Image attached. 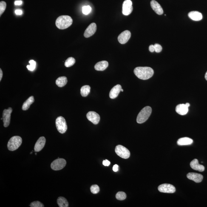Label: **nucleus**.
<instances>
[{
  "mask_svg": "<svg viewBox=\"0 0 207 207\" xmlns=\"http://www.w3.org/2000/svg\"><path fill=\"white\" fill-rule=\"evenodd\" d=\"M97 30V26L95 23H92L89 25L85 31L84 36L85 37L89 38L95 33Z\"/></svg>",
  "mask_w": 207,
  "mask_h": 207,
  "instance_id": "13",
  "label": "nucleus"
},
{
  "mask_svg": "<svg viewBox=\"0 0 207 207\" xmlns=\"http://www.w3.org/2000/svg\"><path fill=\"white\" fill-rule=\"evenodd\" d=\"M86 117L88 120L92 122L93 124H98L100 121V116L97 113L94 111H90L88 113Z\"/></svg>",
  "mask_w": 207,
  "mask_h": 207,
  "instance_id": "12",
  "label": "nucleus"
},
{
  "mask_svg": "<svg viewBox=\"0 0 207 207\" xmlns=\"http://www.w3.org/2000/svg\"><path fill=\"white\" fill-rule=\"evenodd\" d=\"M76 60L73 57H69L65 62L64 65L66 67H71L73 66L75 63Z\"/></svg>",
  "mask_w": 207,
  "mask_h": 207,
  "instance_id": "27",
  "label": "nucleus"
},
{
  "mask_svg": "<svg viewBox=\"0 0 207 207\" xmlns=\"http://www.w3.org/2000/svg\"><path fill=\"white\" fill-rule=\"evenodd\" d=\"M67 78L65 76H61L58 78L56 81V84L58 87H63L67 84Z\"/></svg>",
  "mask_w": 207,
  "mask_h": 207,
  "instance_id": "24",
  "label": "nucleus"
},
{
  "mask_svg": "<svg viewBox=\"0 0 207 207\" xmlns=\"http://www.w3.org/2000/svg\"><path fill=\"white\" fill-rule=\"evenodd\" d=\"M205 79H206L207 81V72H206V74H205Z\"/></svg>",
  "mask_w": 207,
  "mask_h": 207,
  "instance_id": "41",
  "label": "nucleus"
},
{
  "mask_svg": "<svg viewBox=\"0 0 207 207\" xmlns=\"http://www.w3.org/2000/svg\"><path fill=\"white\" fill-rule=\"evenodd\" d=\"M126 193L123 191H119L117 193L116 195V198L117 200L123 201L125 200L126 198Z\"/></svg>",
  "mask_w": 207,
  "mask_h": 207,
  "instance_id": "28",
  "label": "nucleus"
},
{
  "mask_svg": "<svg viewBox=\"0 0 207 207\" xmlns=\"http://www.w3.org/2000/svg\"><path fill=\"white\" fill-rule=\"evenodd\" d=\"M35 155H37V153H36L35 154Z\"/></svg>",
  "mask_w": 207,
  "mask_h": 207,
  "instance_id": "45",
  "label": "nucleus"
},
{
  "mask_svg": "<svg viewBox=\"0 0 207 207\" xmlns=\"http://www.w3.org/2000/svg\"><path fill=\"white\" fill-rule=\"evenodd\" d=\"M176 112L180 115H186L188 111V107L185 104H180L177 105L176 107Z\"/></svg>",
  "mask_w": 207,
  "mask_h": 207,
  "instance_id": "19",
  "label": "nucleus"
},
{
  "mask_svg": "<svg viewBox=\"0 0 207 207\" xmlns=\"http://www.w3.org/2000/svg\"><path fill=\"white\" fill-rule=\"evenodd\" d=\"M46 139L44 137H40L35 143L34 146V151L35 152H40L41 150L45 146Z\"/></svg>",
  "mask_w": 207,
  "mask_h": 207,
  "instance_id": "15",
  "label": "nucleus"
},
{
  "mask_svg": "<svg viewBox=\"0 0 207 207\" xmlns=\"http://www.w3.org/2000/svg\"><path fill=\"white\" fill-rule=\"evenodd\" d=\"M193 140L188 137H185L179 139L177 141V144L179 146H186L191 145L193 143Z\"/></svg>",
  "mask_w": 207,
  "mask_h": 207,
  "instance_id": "22",
  "label": "nucleus"
},
{
  "mask_svg": "<svg viewBox=\"0 0 207 207\" xmlns=\"http://www.w3.org/2000/svg\"><path fill=\"white\" fill-rule=\"evenodd\" d=\"M131 0H125L123 5L122 13L125 15H128L132 13L133 8Z\"/></svg>",
  "mask_w": 207,
  "mask_h": 207,
  "instance_id": "9",
  "label": "nucleus"
},
{
  "mask_svg": "<svg viewBox=\"0 0 207 207\" xmlns=\"http://www.w3.org/2000/svg\"><path fill=\"white\" fill-rule=\"evenodd\" d=\"M134 73L140 79L146 80L153 76L154 71L149 67H137L134 69Z\"/></svg>",
  "mask_w": 207,
  "mask_h": 207,
  "instance_id": "1",
  "label": "nucleus"
},
{
  "mask_svg": "<svg viewBox=\"0 0 207 207\" xmlns=\"http://www.w3.org/2000/svg\"><path fill=\"white\" fill-rule=\"evenodd\" d=\"M131 32L129 30H125L122 32L118 37V41L120 44H124L127 42L131 37Z\"/></svg>",
  "mask_w": 207,
  "mask_h": 207,
  "instance_id": "11",
  "label": "nucleus"
},
{
  "mask_svg": "<svg viewBox=\"0 0 207 207\" xmlns=\"http://www.w3.org/2000/svg\"><path fill=\"white\" fill-rule=\"evenodd\" d=\"M34 101V98L33 96H31L29 97V98L25 102L24 104H23L22 107L23 110H27L30 108V105L32 104V103H33Z\"/></svg>",
  "mask_w": 207,
  "mask_h": 207,
  "instance_id": "23",
  "label": "nucleus"
},
{
  "mask_svg": "<svg viewBox=\"0 0 207 207\" xmlns=\"http://www.w3.org/2000/svg\"><path fill=\"white\" fill-rule=\"evenodd\" d=\"M110 163V162L107 160H104L103 162V165L105 166H109Z\"/></svg>",
  "mask_w": 207,
  "mask_h": 207,
  "instance_id": "35",
  "label": "nucleus"
},
{
  "mask_svg": "<svg viewBox=\"0 0 207 207\" xmlns=\"http://www.w3.org/2000/svg\"><path fill=\"white\" fill-rule=\"evenodd\" d=\"M29 63H30V65L27 66V69L31 71H33L36 67V62L34 61L33 60H31L29 61Z\"/></svg>",
  "mask_w": 207,
  "mask_h": 207,
  "instance_id": "29",
  "label": "nucleus"
},
{
  "mask_svg": "<svg viewBox=\"0 0 207 207\" xmlns=\"http://www.w3.org/2000/svg\"><path fill=\"white\" fill-rule=\"evenodd\" d=\"M152 112V109L150 107H145L139 113L137 118V123H145L150 116Z\"/></svg>",
  "mask_w": 207,
  "mask_h": 207,
  "instance_id": "3",
  "label": "nucleus"
},
{
  "mask_svg": "<svg viewBox=\"0 0 207 207\" xmlns=\"http://www.w3.org/2000/svg\"><path fill=\"white\" fill-rule=\"evenodd\" d=\"M188 15L191 19L194 21H200L203 18V15L201 13L196 11H193L189 12Z\"/></svg>",
  "mask_w": 207,
  "mask_h": 207,
  "instance_id": "20",
  "label": "nucleus"
},
{
  "mask_svg": "<svg viewBox=\"0 0 207 207\" xmlns=\"http://www.w3.org/2000/svg\"><path fill=\"white\" fill-rule=\"evenodd\" d=\"M3 76V72L1 69H0V81H1Z\"/></svg>",
  "mask_w": 207,
  "mask_h": 207,
  "instance_id": "40",
  "label": "nucleus"
},
{
  "mask_svg": "<svg viewBox=\"0 0 207 207\" xmlns=\"http://www.w3.org/2000/svg\"><path fill=\"white\" fill-rule=\"evenodd\" d=\"M32 152H30V154H31L32 153Z\"/></svg>",
  "mask_w": 207,
  "mask_h": 207,
  "instance_id": "44",
  "label": "nucleus"
},
{
  "mask_svg": "<svg viewBox=\"0 0 207 207\" xmlns=\"http://www.w3.org/2000/svg\"><path fill=\"white\" fill-rule=\"evenodd\" d=\"M151 7L157 14L161 15L163 13V11L162 7L157 1L153 0L151 1Z\"/></svg>",
  "mask_w": 207,
  "mask_h": 207,
  "instance_id": "16",
  "label": "nucleus"
},
{
  "mask_svg": "<svg viewBox=\"0 0 207 207\" xmlns=\"http://www.w3.org/2000/svg\"><path fill=\"white\" fill-rule=\"evenodd\" d=\"M12 112V109L11 107H9L7 109H4L3 111L2 118L4 127H7L10 124L11 114Z\"/></svg>",
  "mask_w": 207,
  "mask_h": 207,
  "instance_id": "8",
  "label": "nucleus"
},
{
  "mask_svg": "<svg viewBox=\"0 0 207 207\" xmlns=\"http://www.w3.org/2000/svg\"><path fill=\"white\" fill-rule=\"evenodd\" d=\"M121 92H123V89H121Z\"/></svg>",
  "mask_w": 207,
  "mask_h": 207,
  "instance_id": "43",
  "label": "nucleus"
},
{
  "mask_svg": "<svg viewBox=\"0 0 207 207\" xmlns=\"http://www.w3.org/2000/svg\"><path fill=\"white\" fill-rule=\"evenodd\" d=\"M91 10H92V8L90 6H85L83 7L82 12L83 14L85 15L88 14L90 13Z\"/></svg>",
  "mask_w": 207,
  "mask_h": 207,
  "instance_id": "32",
  "label": "nucleus"
},
{
  "mask_svg": "<svg viewBox=\"0 0 207 207\" xmlns=\"http://www.w3.org/2000/svg\"><path fill=\"white\" fill-rule=\"evenodd\" d=\"M149 50L151 52H154L155 51V47L153 45H151L149 47Z\"/></svg>",
  "mask_w": 207,
  "mask_h": 207,
  "instance_id": "36",
  "label": "nucleus"
},
{
  "mask_svg": "<svg viewBox=\"0 0 207 207\" xmlns=\"http://www.w3.org/2000/svg\"><path fill=\"white\" fill-rule=\"evenodd\" d=\"M191 168L195 170L198 171L200 172L204 171L205 168L203 165L199 163L198 160L197 159H194L191 162L190 164Z\"/></svg>",
  "mask_w": 207,
  "mask_h": 207,
  "instance_id": "17",
  "label": "nucleus"
},
{
  "mask_svg": "<svg viewBox=\"0 0 207 207\" xmlns=\"http://www.w3.org/2000/svg\"><path fill=\"white\" fill-rule=\"evenodd\" d=\"M115 152L117 155L123 159L129 158L130 156V152L129 150L121 145L116 146Z\"/></svg>",
  "mask_w": 207,
  "mask_h": 207,
  "instance_id": "6",
  "label": "nucleus"
},
{
  "mask_svg": "<svg viewBox=\"0 0 207 207\" xmlns=\"http://www.w3.org/2000/svg\"><path fill=\"white\" fill-rule=\"evenodd\" d=\"M185 104L186 105V106H187L188 107H189L190 106V104L189 103H186Z\"/></svg>",
  "mask_w": 207,
  "mask_h": 207,
  "instance_id": "42",
  "label": "nucleus"
},
{
  "mask_svg": "<svg viewBox=\"0 0 207 207\" xmlns=\"http://www.w3.org/2000/svg\"><path fill=\"white\" fill-rule=\"evenodd\" d=\"M22 4V2L21 1H15V5H21V4Z\"/></svg>",
  "mask_w": 207,
  "mask_h": 207,
  "instance_id": "39",
  "label": "nucleus"
},
{
  "mask_svg": "<svg viewBox=\"0 0 207 207\" xmlns=\"http://www.w3.org/2000/svg\"><path fill=\"white\" fill-rule=\"evenodd\" d=\"M56 126L57 130L60 133H64L67 130V125L64 117L59 116L56 120Z\"/></svg>",
  "mask_w": 207,
  "mask_h": 207,
  "instance_id": "5",
  "label": "nucleus"
},
{
  "mask_svg": "<svg viewBox=\"0 0 207 207\" xmlns=\"http://www.w3.org/2000/svg\"><path fill=\"white\" fill-rule=\"evenodd\" d=\"M66 162L63 158H58L52 162L51 164V167L52 170L55 171L60 170L63 169L65 166Z\"/></svg>",
  "mask_w": 207,
  "mask_h": 207,
  "instance_id": "7",
  "label": "nucleus"
},
{
  "mask_svg": "<svg viewBox=\"0 0 207 207\" xmlns=\"http://www.w3.org/2000/svg\"><path fill=\"white\" fill-rule=\"evenodd\" d=\"M22 141V139L18 136L11 137L7 143L8 149L11 151L16 150L21 146Z\"/></svg>",
  "mask_w": 207,
  "mask_h": 207,
  "instance_id": "4",
  "label": "nucleus"
},
{
  "mask_svg": "<svg viewBox=\"0 0 207 207\" xmlns=\"http://www.w3.org/2000/svg\"><path fill=\"white\" fill-rule=\"evenodd\" d=\"M118 168L119 166L117 165H114L113 167V170L114 172H117V171H118Z\"/></svg>",
  "mask_w": 207,
  "mask_h": 207,
  "instance_id": "37",
  "label": "nucleus"
},
{
  "mask_svg": "<svg viewBox=\"0 0 207 207\" xmlns=\"http://www.w3.org/2000/svg\"><path fill=\"white\" fill-rule=\"evenodd\" d=\"M91 87L89 85H85L82 87L81 89V94L83 97L87 96L90 93Z\"/></svg>",
  "mask_w": 207,
  "mask_h": 207,
  "instance_id": "26",
  "label": "nucleus"
},
{
  "mask_svg": "<svg viewBox=\"0 0 207 207\" xmlns=\"http://www.w3.org/2000/svg\"><path fill=\"white\" fill-rule=\"evenodd\" d=\"M122 89L121 86L119 84H117V85L114 86L112 88L110 92L109 97L111 99H114L117 98L120 92H121Z\"/></svg>",
  "mask_w": 207,
  "mask_h": 207,
  "instance_id": "18",
  "label": "nucleus"
},
{
  "mask_svg": "<svg viewBox=\"0 0 207 207\" xmlns=\"http://www.w3.org/2000/svg\"><path fill=\"white\" fill-rule=\"evenodd\" d=\"M6 7V3L4 1L0 2V15L2 14L5 10Z\"/></svg>",
  "mask_w": 207,
  "mask_h": 207,
  "instance_id": "31",
  "label": "nucleus"
},
{
  "mask_svg": "<svg viewBox=\"0 0 207 207\" xmlns=\"http://www.w3.org/2000/svg\"><path fill=\"white\" fill-rule=\"evenodd\" d=\"M158 190L162 193H173L175 192L176 189L174 186L169 184H163L158 187Z\"/></svg>",
  "mask_w": 207,
  "mask_h": 207,
  "instance_id": "10",
  "label": "nucleus"
},
{
  "mask_svg": "<svg viewBox=\"0 0 207 207\" xmlns=\"http://www.w3.org/2000/svg\"><path fill=\"white\" fill-rule=\"evenodd\" d=\"M15 13L16 14L18 15H21L22 14V11L21 10H16L15 11Z\"/></svg>",
  "mask_w": 207,
  "mask_h": 207,
  "instance_id": "38",
  "label": "nucleus"
},
{
  "mask_svg": "<svg viewBox=\"0 0 207 207\" xmlns=\"http://www.w3.org/2000/svg\"><path fill=\"white\" fill-rule=\"evenodd\" d=\"M31 207H44V205L39 201H35L31 203L30 205Z\"/></svg>",
  "mask_w": 207,
  "mask_h": 207,
  "instance_id": "33",
  "label": "nucleus"
},
{
  "mask_svg": "<svg viewBox=\"0 0 207 207\" xmlns=\"http://www.w3.org/2000/svg\"><path fill=\"white\" fill-rule=\"evenodd\" d=\"M90 190L91 192L92 193L94 194H96L98 193L100 191V189L99 187L96 185H92V186L91 187Z\"/></svg>",
  "mask_w": 207,
  "mask_h": 207,
  "instance_id": "30",
  "label": "nucleus"
},
{
  "mask_svg": "<svg viewBox=\"0 0 207 207\" xmlns=\"http://www.w3.org/2000/svg\"><path fill=\"white\" fill-rule=\"evenodd\" d=\"M187 177L189 180L193 181L196 183H199L202 181L203 177L202 174L194 173H189L187 174Z\"/></svg>",
  "mask_w": 207,
  "mask_h": 207,
  "instance_id": "14",
  "label": "nucleus"
},
{
  "mask_svg": "<svg viewBox=\"0 0 207 207\" xmlns=\"http://www.w3.org/2000/svg\"><path fill=\"white\" fill-rule=\"evenodd\" d=\"M57 204L60 207H68L69 206L68 202L67 200L63 197H59L57 199Z\"/></svg>",
  "mask_w": 207,
  "mask_h": 207,
  "instance_id": "25",
  "label": "nucleus"
},
{
  "mask_svg": "<svg viewBox=\"0 0 207 207\" xmlns=\"http://www.w3.org/2000/svg\"><path fill=\"white\" fill-rule=\"evenodd\" d=\"M108 62L107 61H102L97 63L95 64V68L97 71H103L107 68Z\"/></svg>",
  "mask_w": 207,
  "mask_h": 207,
  "instance_id": "21",
  "label": "nucleus"
},
{
  "mask_svg": "<svg viewBox=\"0 0 207 207\" xmlns=\"http://www.w3.org/2000/svg\"><path fill=\"white\" fill-rule=\"evenodd\" d=\"M154 47H155V51L156 53H160L162 51V48L160 45L155 44L154 45Z\"/></svg>",
  "mask_w": 207,
  "mask_h": 207,
  "instance_id": "34",
  "label": "nucleus"
},
{
  "mask_svg": "<svg viewBox=\"0 0 207 207\" xmlns=\"http://www.w3.org/2000/svg\"><path fill=\"white\" fill-rule=\"evenodd\" d=\"M72 22L73 21L71 17L68 15H62L57 18L56 25L59 29L63 30L70 27Z\"/></svg>",
  "mask_w": 207,
  "mask_h": 207,
  "instance_id": "2",
  "label": "nucleus"
}]
</instances>
